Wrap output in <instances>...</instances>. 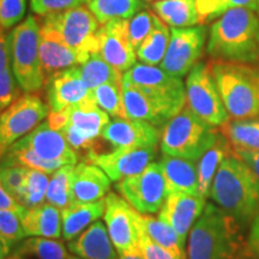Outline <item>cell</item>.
<instances>
[{
  "label": "cell",
  "instance_id": "1",
  "mask_svg": "<svg viewBox=\"0 0 259 259\" xmlns=\"http://www.w3.org/2000/svg\"><path fill=\"white\" fill-rule=\"evenodd\" d=\"M245 227L215 204H206L190 231L187 259H259Z\"/></svg>",
  "mask_w": 259,
  "mask_h": 259
},
{
  "label": "cell",
  "instance_id": "2",
  "mask_svg": "<svg viewBox=\"0 0 259 259\" xmlns=\"http://www.w3.org/2000/svg\"><path fill=\"white\" fill-rule=\"evenodd\" d=\"M210 197L241 226L259 215V179L241 158L228 155L213 178Z\"/></svg>",
  "mask_w": 259,
  "mask_h": 259
},
{
  "label": "cell",
  "instance_id": "3",
  "mask_svg": "<svg viewBox=\"0 0 259 259\" xmlns=\"http://www.w3.org/2000/svg\"><path fill=\"white\" fill-rule=\"evenodd\" d=\"M259 18L246 8L227 10L213 22L206 52L213 60L239 64L259 61Z\"/></svg>",
  "mask_w": 259,
  "mask_h": 259
},
{
  "label": "cell",
  "instance_id": "4",
  "mask_svg": "<svg viewBox=\"0 0 259 259\" xmlns=\"http://www.w3.org/2000/svg\"><path fill=\"white\" fill-rule=\"evenodd\" d=\"M232 119L259 118V74L248 64L213 60L209 65Z\"/></svg>",
  "mask_w": 259,
  "mask_h": 259
},
{
  "label": "cell",
  "instance_id": "5",
  "mask_svg": "<svg viewBox=\"0 0 259 259\" xmlns=\"http://www.w3.org/2000/svg\"><path fill=\"white\" fill-rule=\"evenodd\" d=\"M220 136L216 126L194 114L185 105L162 127L160 147L166 155L198 162Z\"/></svg>",
  "mask_w": 259,
  "mask_h": 259
},
{
  "label": "cell",
  "instance_id": "6",
  "mask_svg": "<svg viewBox=\"0 0 259 259\" xmlns=\"http://www.w3.org/2000/svg\"><path fill=\"white\" fill-rule=\"evenodd\" d=\"M9 41L11 69L22 90L30 94L41 92L46 74L40 57V21L28 16L14 28Z\"/></svg>",
  "mask_w": 259,
  "mask_h": 259
},
{
  "label": "cell",
  "instance_id": "7",
  "mask_svg": "<svg viewBox=\"0 0 259 259\" xmlns=\"http://www.w3.org/2000/svg\"><path fill=\"white\" fill-rule=\"evenodd\" d=\"M52 128L60 131L77 153L97 147L102 130L109 121V115L97 106L94 95L78 105L60 112H50L47 118Z\"/></svg>",
  "mask_w": 259,
  "mask_h": 259
},
{
  "label": "cell",
  "instance_id": "8",
  "mask_svg": "<svg viewBox=\"0 0 259 259\" xmlns=\"http://www.w3.org/2000/svg\"><path fill=\"white\" fill-rule=\"evenodd\" d=\"M41 22L56 30L67 46L82 54L85 59L100 51L99 29L101 24L88 5L45 16Z\"/></svg>",
  "mask_w": 259,
  "mask_h": 259
},
{
  "label": "cell",
  "instance_id": "9",
  "mask_svg": "<svg viewBox=\"0 0 259 259\" xmlns=\"http://www.w3.org/2000/svg\"><path fill=\"white\" fill-rule=\"evenodd\" d=\"M186 106L203 120L220 127L229 120L209 65L198 61L187 73Z\"/></svg>",
  "mask_w": 259,
  "mask_h": 259
},
{
  "label": "cell",
  "instance_id": "10",
  "mask_svg": "<svg viewBox=\"0 0 259 259\" xmlns=\"http://www.w3.org/2000/svg\"><path fill=\"white\" fill-rule=\"evenodd\" d=\"M115 189L132 208L143 215L160 211L167 197L160 162H151L141 173L116 181Z\"/></svg>",
  "mask_w": 259,
  "mask_h": 259
},
{
  "label": "cell",
  "instance_id": "11",
  "mask_svg": "<svg viewBox=\"0 0 259 259\" xmlns=\"http://www.w3.org/2000/svg\"><path fill=\"white\" fill-rule=\"evenodd\" d=\"M50 114V107L37 94L25 93L0 113V150L30 134Z\"/></svg>",
  "mask_w": 259,
  "mask_h": 259
},
{
  "label": "cell",
  "instance_id": "12",
  "mask_svg": "<svg viewBox=\"0 0 259 259\" xmlns=\"http://www.w3.org/2000/svg\"><path fill=\"white\" fill-rule=\"evenodd\" d=\"M205 41L204 25L171 28L169 45L160 67L173 76H186L202 57Z\"/></svg>",
  "mask_w": 259,
  "mask_h": 259
},
{
  "label": "cell",
  "instance_id": "13",
  "mask_svg": "<svg viewBox=\"0 0 259 259\" xmlns=\"http://www.w3.org/2000/svg\"><path fill=\"white\" fill-rule=\"evenodd\" d=\"M137 210L122 197L109 192L105 197V225L118 253H139Z\"/></svg>",
  "mask_w": 259,
  "mask_h": 259
},
{
  "label": "cell",
  "instance_id": "14",
  "mask_svg": "<svg viewBox=\"0 0 259 259\" xmlns=\"http://www.w3.org/2000/svg\"><path fill=\"white\" fill-rule=\"evenodd\" d=\"M122 95L127 118L148 121L157 127H163L186 105L124 80Z\"/></svg>",
  "mask_w": 259,
  "mask_h": 259
},
{
  "label": "cell",
  "instance_id": "15",
  "mask_svg": "<svg viewBox=\"0 0 259 259\" xmlns=\"http://www.w3.org/2000/svg\"><path fill=\"white\" fill-rule=\"evenodd\" d=\"M157 155V145L139 148H115L108 153L90 150L85 161L96 164L105 171L112 181L136 176L143 171Z\"/></svg>",
  "mask_w": 259,
  "mask_h": 259
},
{
  "label": "cell",
  "instance_id": "16",
  "mask_svg": "<svg viewBox=\"0 0 259 259\" xmlns=\"http://www.w3.org/2000/svg\"><path fill=\"white\" fill-rule=\"evenodd\" d=\"M128 19H114L99 29L100 54L109 65L126 72L136 64V50L130 40Z\"/></svg>",
  "mask_w": 259,
  "mask_h": 259
},
{
  "label": "cell",
  "instance_id": "17",
  "mask_svg": "<svg viewBox=\"0 0 259 259\" xmlns=\"http://www.w3.org/2000/svg\"><path fill=\"white\" fill-rule=\"evenodd\" d=\"M93 96L80 76L79 66L69 67L51 74L47 80V105L50 112H60Z\"/></svg>",
  "mask_w": 259,
  "mask_h": 259
},
{
  "label": "cell",
  "instance_id": "18",
  "mask_svg": "<svg viewBox=\"0 0 259 259\" xmlns=\"http://www.w3.org/2000/svg\"><path fill=\"white\" fill-rule=\"evenodd\" d=\"M122 80L161 96L186 103L185 84L181 77L173 76L155 65L135 64L124 73Z\"/></svg>",
  "mask_w": 259,
  "mask_h": 259
},
{
  "label": "cell",
  "instance_id": "19",
  "mask_svg": "<svg viewBox=\"0 0 259 259\" xmlns=\"http://www.w3.org/2000/svg\"><path fill=\"white\" fill-rule=\"evenodd\" d=\"M205 205L206 199L199 194L170 192L158 211V218L173 227L185 244L187 234L202 215Z\"/></svg>",
  "mask_w": 259,
  "mask_h": 259
},
{
  "label": "cell",
  "instance_id": "20",
  "mask_svg": "<svg viewBox=\"0 0 259 259\" xmlns=\"http://www.w3.org/2000/svg\"><path fill=\"white\" fill-rule=\"evenodd\" d=\"M101 138L114 148L154 147L161 141V130L148 121L131 118L113 119L102 130Z\"/></svg>",
  "mask_w": 259,
  "mask_h": 259
},
{
  "label": "cell",
  "instance_id": "21",
  "mask_svg": "<svg viewBox=\"0 0 259 259\" xmlns=\"http://www.w3.org/2000/svg\"><path fill=\"white\" fill-rule=\"evenodd\" d=\"M19 141L28 145L44 160L60 162L65 164H77L79 155L71 147L60 131L52 128L48 121H42L30 134Z\"/></svg>",
  "mask_w": 259,
  "mask_h": 259
},
{
  "label": "cell",
  "instance_id": "22",
  "mask_svg": "<svg viewBox=\"0 0 259 259\" xmlns=\"http://www.w3.org/2000/svg\"><path fill=\"white\" fill-rule=\"evenodd\" d=\"M112 180L96 164L82 161L71 176V204H88L105 198L111 190Z\"/></svg>",
  "mask_w": 259,
  "mask_h": 259
},
{
  "label": "cell",
  "instance_id": "23",
  "mask_svg": "<svg viewBox=\"0 0 259 259\" xmlns=\"http://www.w3.org/2000/svg\"><path fill=\"white\" fill-rule=\"evenodd\" d=\"M40 57L46 77L58 71L79 66L87 60L82 54L67 46L56 30L42 22H40Z\"/></svg>",
  "mask_w": 259,
  "mask_h": 259
},
{
  "label": "cell",
  "instance_id": "24",
  "mask_svg": "<svg viewBox=\"0 0 259 259\" xmlns=\"http://www.w3.org/2000/svg\"><path fill=\"white\" fill-rule=\"evenodd\" d=\"M67 248L71 253L83 259H119V253L109 238L107 227L101 221H95L73 240Z\"/></svg>",
  "mask_w": 259,
  "mask_h": 259
},
{
  "label": "cell",
  "instance_id": "25",
  "mask_svg": "<svg viewBox=\"0 0 259 259\" xmlns=\"http://www.w3.org/2000/svg\"><path fill=\"white\" fill-rule=\"evenodd\" d=\"M158 162L166 180L167 194L170 192L199 194L196 162L166 154Z\"/></svg>",
  "mask_w": 259,
  "mask_h": 259
},
{
  "label": "cell",
  "instance_id": "26",
  "mask_svg": "<svg viewBox=\"0 0 259 259\" xmlns=\"http://www.w3.org/2000/svg\"><path fill=\"white\" fill-rule=\"evenodd\" d=\"M27 236L59 239L61 236V211L56 206L44 203L19 213Z\"/></svg>",
  "mask_w": 259,
  "mask_h": 259
},
{
  "label": "cell",
  "instance_id": "27",
  "mask_svg": "<svg viewBox=\"0 0 259 259\" xmlns=\"http://www.w3.org/2000/svg\"><path fill=\"white\" fill-rule=\"evenodd\" d=\"M105 213V198L88 204H71L61 210V238L71 241Z\"/></svg>",
  "mask_w": 259,
  "mask_h": 259
},
{
  "label": "cell",
  "instance_id": "28",
  "mask_svg": "<svg viewBox=\"0 0 259 259\" xmlns=\"http://www.w3.org/2000/svg\"><path fill=\"white\" fill-rule=\"evenodd\" d=\"M153 9L171 28L194 27L203 23L196 0H157L153 4Z\"/></svg>",
  "mask_w": 259,
  "mask_h": 259
},
{
  "label": "cell",
  "instance_id": "29",
  "mask_svg": "<svg viewBox=\"0 0 259 259\" xmlns=\"http://www.w3.org/2000/svg\"><path fill=\"white\" fill-rule=\"evenodd\" d=\"M137 221L141 229L157 245L162 246L178 259H187L185 244L181 241L178 233L163 220L151 215L137 213Z\"/></svg>",
  "mask_w": 259,
  "mask_h": 259
},
{
  "label": "cell",
  "instance_id": "30",
  "mask_svg": "<svg viewBox=\"0 0 259 259\" xmlns=\"http://www.w3.org/2000/svg\"><path fill=\"white\" fill-rule=\"evenodd\" d=\"M232 154V145L220 134L215 144L197 162V177H198L199 194L204 198L210 197V190L213 178L216 176L223 158Z\"/></svg>",
  "mask_w": 259,
  "mask_h": 259
},
{
  "label": "cell",
  "instance_id": "31",
  "mask_svg": "<svg viewBox=\"0 0 259 259\" xmlns=\"http://www.w3.org/2000/svg\"><path fill=\"white\" fill-rule=\"evenodd\" d=\"M170 40V30L158 16H154V27L144 38L141 46L136 50V56L141 63L147 65L161 64L163 60Z\"/></svg>",
  "mask_w": 259,
  "mask_h": 259
},
{
  "label": "cell",
  "instance_id": "32",
  "mask_svg": "<svg viewBox=\"0 0 259 259\" xmlns=\"http://www.w3.org/2000/svg\"><path fill=\"white\" fill-rule=\"evenodd\" d=\"M219 131L232 147L259 151V118L229 119Z\"/></svg>",
  "mask_w": 259,
  "mask_h": 259
},
{
  "label": "cell",
  "instance_id": "33",
  "mask_svg": "<svg viewBox=\"0 0 259 259\" xmlns=\"http://www.w3.org/2000/svg\"><path fill=\"white\" fill-rule=\"evenodd\" d=\"M83 82L90 90L105 83H122L124 74L103 59L100 52L93 53L82 65H79Z\"/></svg>",
  "mask_w": 259,
  "mask_h": 259
},
{
  "label": "cell",
  "instance_id": "34",
  "mask_svg": "<svg viewBox=\"0 0 259 259\" xmlns=\"http://www.w3.org/2000/svg\"><path fill=\"white\" fill-rule=\"evenodd\" d=\"M142 6L139 0H90L88 8L100 24L114 19H130Z\"/></svg>",
  "mask_w": 259,
  "mask_h": 259
},
{
  "label": "cell",
  "instance_id": "35",
  "mask_svg": "<svg viewBox=\"0 0 259 259\" xmlns=\"http://www.w3.org/2000/svg\"><path fill=\"white\" fill-rule=\"evenodd\" d=\"M76 164H65L50 178L46 193V203L60 210L71 205V176Z\"/></svg>",
  "mask_w": 259,
  "mask_h": 259
},
{
  "label": "cell",
  "instance_id": "36",
  "mask_svg": "<svg viewBox=\"0 0 259 259\" xmlns=\"http://www.w3.org/2000/svg\"><path fill=\"white\" fill-rule=\"evenodd\" d=\"M50 174L28 168L27 177L18 203L27 209L35 208L46 203V193L50 184Z\"/></svg>",
  "mask_w": 259,
  "mask_h": 259
},
{
  "label": "cell",
  "instance_id": "37",
  "mask_svg": "<svg viewBox=\"0 0 259 259\" xmlns=\"http://www.w3.org/2000/svg\"><path fill=\"white\" fill-rule=\"evenodd\" d=\"M94 99L100 108L112 118H127L122 95V83H105L93 90Z\"/></svg>",
  "mask_w": 259,
  "mask_h": 259
},
{
  "label": "cell",
  "instance_id": "38",
  "mask_svg": "<svg viewBox=\"0 0 259 259\" xmlns=\"http://www.w3.org/2000/svg\"><path fill=\"white\" fill-rule=\"evenodd\" d=\"M21 252L37 259H66L69 254L63 241L42 236H30L22 245Z\"/></svg>",
  "mask_w": 259,
  "mask_h": 259
},
{
  "label": "cell",
  "instance_id": "39",
  "mask_svg": "<svg viewBox=\"0 0 259 259\" xmlns=\"http://www.w3.org/2000/svg\"><path fill=\"white\" fill-rule=\"evenodd\" d=\"M27 238L19 215L15 211L0 210V241L9 252L15 245Z\"/></svg>",
  "mask_w": 259,
  "mask_h": 259
},
{
  "label": "cell",
  "instance_id": "40",
  "mask_svg": "<svg viewBox=\"0 0 259 259\" xmlns=\"http://www.w3.org/2000/svg\"><path fill=\"white\" fill-rule=\"evenodd\" d=\"M154 16L151 11H141L136 14L131 21L128 22V35L130 40L134 45L135 50L141 46L144 38L154 27Z\"/></svg>",
  "mask_w": 259,
  "mask_h": 259
},
{
  "label": "cell",
  "instance_id": "41",
  "mask_svg": "<svg viewBox=\"0 0 259 259\" xmlns=\"http://www.w3.org/2000/svg\"><path fill=\"white\" fill-rule=\"evenodd\" d=\"M27 11V0H0V27L10 29L19 24Z\"/></svg>",
  "mask_w": 259,
  "mask_h": 259
},
{
  "label": "cell",
  "instance_id": "42",
  "mask_svg": "<svg viewBox=\"0 0 259 259\" xmlns=\"http://www.w3.org/2000/svg\"><path fill=\"white\" fill-rule=\"evenodd\" d=\"M28 168L21 166H0V183L16 199L21 196Z\"/></svg>",
  "mask_w": 259,
  "mask_h": 259
},
{
  "label": "cell",
  "instance_id": "43",
  "mask_svg": "<svg viewBox=\"0 0 259 259\" xmlns=\"http://www.w3.org/2000/svg\"><path fill=\"white\" fill-rule=\"evenodd\" d=\"M22 95V88L12 69L0 72V113Z\"/></svg>",
  "mask_w": 259,
  "mask_h": 259
},
{
  "label": "cell",
  "instance_id": "44",
  "mask_svg": "<svg viewBox=\"0 0 259 259\" xmlns=\"http://www.w3.org/2000/svg\"><path fill=\"white\" fill-rule=\"evenodd\" d=\"M88 0H30L31 11L38 16H48L84 5Z\"/></svg>",
  "mask_w": 259,
  "mask_h": 259
},
{
  "label": "cell",
  "instance_id": "45",
  "mask_svg": "<svg viewBox=\"0 0 259 259\" xmlns=\"http://www.w3.org/2000/svg\"><path fill=\"white\" fill-rule=\"evenodd\" d=\"M139 226V225H138ZM139 250L144 259H178L169 251L151 240L139 227Z\"/></svg>",
  "mask_w": 259,
  "mask_h": 259
},
{
  "label": "cell",
  "instance_id": "46",
  "mask_svg": "<svg viewBox=\"0 0 259 259\" xmlns=\"http://www.w3.org/2000/svg\"><path fill=\"white\" fill-rule=\"evenodd\" d=\"M232 155L241 158V160L254 171V174L259 179V151H252L246 150V149L232 147Z\"/></svg>",
  "mask_w": 259,
  "mask_h": 259
},
{
  "label": "cell",
  "instance_id": "47",
  "mask_svg": "<svg viewBox=\"0 0 259 259\" xmlns=\"http://www.w3.org/2000/svg\"><path fill=\"white\" fill-rule=\"evenodd\" d=\"M0 210L15 211L18 215L24 210V206L18 203V200L2 185V183H0Z\"/></svg>",
  "mask_w": 259,
  "mask_h": 259
},
{
  "label": "cell",
  "instance_id": "48",
  "mask_svg": "<svg viewBox=\"0 0 259 259\" xmlns=\"http://www.w3.org/2000/svg\"><path fill=\"white\" fill-rule=\"evenodd\" d=\"M5 29L0 27V72L11 69V57H10V41L6 36Z\"/></svg>",
  "mask_w": 259,
  "mask_h": 259
},
{
  "label": "cell",
  "instance_id": "49",
  "mask_svg": "<svg viewBox=\"0 0 259 259\" xmlns=\"http://www.w3.org/2000/svg\"><path fill=\"white\" fill-rule=\"evenodd\" d=\"M220 16L225 14L227 10L235 9V8H246L255 11L257 9V3L255 0H218Z\"/></svg>",
  "mask_w": 259,
  "mask_h": 259
},
{
  "label": "cell",
  "instance_id": "50",
  "mask_svg": "<svg viewBox=\"0 0 259 259\" xmlns=\"http://www.w3.org/2000/svg\"><path fill=\"white\" fill-rule=\"evenodd\" d=\"M248 240L255 252V254L259 257V215L255 218L250 225V231H248Z\"/></svg>",
  "mask_w": 259,
  "mask_h": 259
},
{
  "label": "cell",
  "instance_id": "51",
  "mask_svg": "<svg viewBox=\"0 0 259 259\" xmlns=\"http://www.w3.org/2000/svg\"><path fill=\"white\" fill-rule=\"evenodd\" d=\"M119 259H144L141 252L139 253H119Z\"/></svg>",
  "mask_w": 259,
  "mask_h": 259
},
{
  "label": "cell",
  "instance_id": "52",
  "mask_svg": "<svg viewBox=\"0 0 259 259\" xmlns=\"http://www.w3.org/2000/svg\"><path fill=\"white\" fill-rule=\"evenodd\" d=\"M9 253H10V252L6 250L5 246L2 244V241H0V259H6V257H8Z\"/></svg>",
  "mask_w": 259,
  "mask_h": 259
},
{
  "label": "cell",
  "instance_id": "53",
  "mask_svg": "<svg viewBox=\"0 0 259 259\" xmlns=\"http://www.w3.org/2000/svg\"><path fill=\"white\" fill-rule=\"evenodd\" d=\"M66 259H83V258H80V257H78V255H76L73 253H70V254H67Z\"/></svg>",
  "mask_w": 259,
  "mask_h": 259
},
{
  "label": "cell",
  "instance_id": "54",
  "mask_svg": "<svg viewBox=\"0 0 259 259\" xmlns=\"http://www.w3.org/2000/svg\"><path fill=\"white\" fill-rule=\"evenodd\" d=\"M255 3H257V9H255V12H258V15H259V0H255Z\"/></svg>",
  "mask_w": 259,
  "mask_h": 259
},
{
  "label": "cell",
  "instance_id": "55",
  "mask_svg": "<svg viewBox=\"0 0 259 259\" xmlns=\"http://www.w3.org/2000/svg\"><path fill=\"white\" fill-rule=\"evenodd\" d=\"M258 48H259V28H258Z\"/></svg>",
  "mask_w": 259,
  "mask_h": 259
},
{
  "label": "cell",
  "instance_id": "56",
  "mask_svg": "<svg viewBox=\"0 0 259 259\" xmlns=\"http://www.w3.org/2000/svg\"><path fill=\"white\" fill-rule=\"evenodd\" d=\"M3 154H4V153H3V151H2V150H0V158H2V156H3Z\"/></svg>",
  "mask_w": 259,
  "mask_h": 259
},
{
  "label": "cell",
  "instance_id": "57",
  "mask_svg": "<svg viewBox=\"0 0 259 259\" xmlns=\"http://www.w3.org/2000/svg\"><path fill=\"white\" fill-rule=\"evenodd\" d=\"M257 71H258V74H259V66H257Z\"/></svg>",
  "mask_w": 259,
  "mask_h": 259
},
{
  "label": "cell",
  "instance_id": "58",
  "mask_svg": "<svg viewBox=\"0 0 259 259\" xmlns=\"http://www.w3.org/2000/svg\"><path fill=\"white\" fill-rule=\"evenodd\" d=\"M145 2H153V0H145Z\"/></svg>",
  "mask_w": 259,
  "mask_h": 259
},
{
  "label": "cell",
  "instance_id": "59",
  "mask_svg": "<svg viewBox=\"0 0 259 259\" xmlns=\"http://www.w3.org/2000/svg\"><path fill=\"white\" fill-rule=\"evenodd\" d=\"M89 2H90V0H88V3H89Z\"/></svg>",
  "mask_w": 259,
  "mask_h": 259
}]
</instances>
